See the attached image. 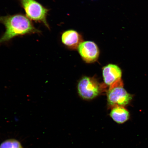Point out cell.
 Returning <instances> with one entry per match:
<instances>
[{
    "label": "cell",
    "instance_id": "6da1fadb",
    "mask_svg": "<svg viewBox=\"0 0 148 148\" xmlns=\"http://www.w3.org/2000/svg\"><path fill=\"white\" fill-rule=\"evenodd\" d=\"M0 23L3 24L5 29L4 34L0 38V45L16 36L41 33L29 18L21 14L0 16Z\"/></svg>",
    "mask_w": 148,
    "mask_h": 148
},
{
    "label": "cell",
    "instance_id": "7a4b0ae2",
    "mask_svg": "<svg viewBox=\"0 0 148 148\" xmlns=\"http://www.w3.org/2000/svg\"><path fill=\"white\" fill-rule=\"evenodd\" d=\"M29 19L43 24L47 29L50 27L47 20L49 9L36 0H18Z\"/></svg>",
    "mask_w": 148,
    "mask_h": 148
},
{
    "label": "cell",
    "instance_id": "3957f363",
    "mask_svg": "<svg viewBox=\"0 0 148 148\" xmlns=\"http://www.w3.org/2000/svg\"><path fill=\"white\" fill-rule=\"evenodd\" d=\"M132 96L123 88L121 81L110 86L107 92V103L109 107L124 106L128 105Z\"/></svg>",
    "mask_w": 148,
    "mask_h": 148
},
{
    "label": "cell",
    "instance_id": "277c9868",
    "mask_svg": "<svg viewBox=\"0 0 148 148\" xmlns=\"http://www.w3.org/2000/svg\"><path fill=\"white\" fill-rule=\"evenodd\" d=\"M80 97L85 100H91L97 97L101 91V85L94 77H84L79 81L77 86Z\"/></svg>",
    "mask_w": 148,
    "mask_h": 148
},
{
    "label": "cell",
    "instance_id": "5b68a950",
    "mask_svg": "<svg viewBox=\"0 0 148 148\" xmlns=\"http://www.w3.org/2000/svg\"><path fill=\"white\" fill-rule=\"evenodd\" d=\"M77 50L83 60L88 63L95 62L99 55L97 44L91 41H83L79 45Z\"/></svg>",
    "mask_w": 148,
    "mask_h": 148
},
{
    "label": "cell",
    "instance_id": "8992f818",
    "mask_svg": "<svg viewBox=\"0 0 148 148\" xmlns=\"http://www.w3.org/2000/svg\"><path fill=\"white\" fill-rule=\"evenodd\" d=\"M103 76L105 84L111 86L121 81V70L116 64H109L103 68Z\"/></svg>",
    "mask_w": 148,
    "mask_h": 148
},
{
    "label": "cell",
    "instance_id": "52a82bcc",
    "mask_svg": "<svg viewBox=\"0 0 148 148\" xmlns=\"http://www.w3.org/2000/svg\"><path fill=\"white\" fill-rule=\"evenodd\" d=\"M62 43L72 49H77L83 42L82 36L74 29H69L63 32L61 36Z\"/></svg>",
    "mask_w": 148,
    "mask_h": 148
},
{
    "label": "cell",
    "instance_id": "ba28073f",
    "mask_svg": "<svg viewBox=\"0 0 148 148\" xmlns=\"http://www.w3.org/2000/svg\"><path fill=\"white\" fill-rule=\"evenodd\" d=\"M110 116L114 122L118 124L125 123L130 118L128 111L123 107L121 106L112 107Z\"/></svg>",
    "mask_w": 148,
    "mask_h": 148
},
{
    "label": "cell",
    "instance_id": "9c48e42d",
    "mask_svg": "<svg viewBox=\"0 0 148 148\" xmlns=\"http://www.w3.org/2000/svg\"><path fill=\"white\" fill-rule=\"evenodd\" d=\"M0 148H23L18 140L14 139H9L5 140L1 145Z\"/></svg>",
    "mask_w": 148,
    "mask_h": 148
}]
</instances>
